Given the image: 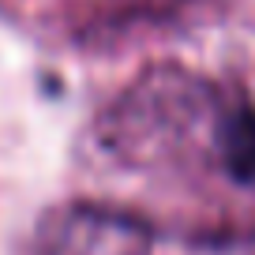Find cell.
<instances>
[{"label":"cell","mask_w":255,"mask_h":255,"mask_svg":"<svg viewBox=\"0 0 255 255\" xmlns=\"http://www.w3.org/2000/svg\"><path fill=\"white\" fill-rule=\"evenodd\" d=\"M222 158L240 184L255 188V117L237 113L222 124Z\"/></svg>","instance_id":"obj_1"}]
</instances>
